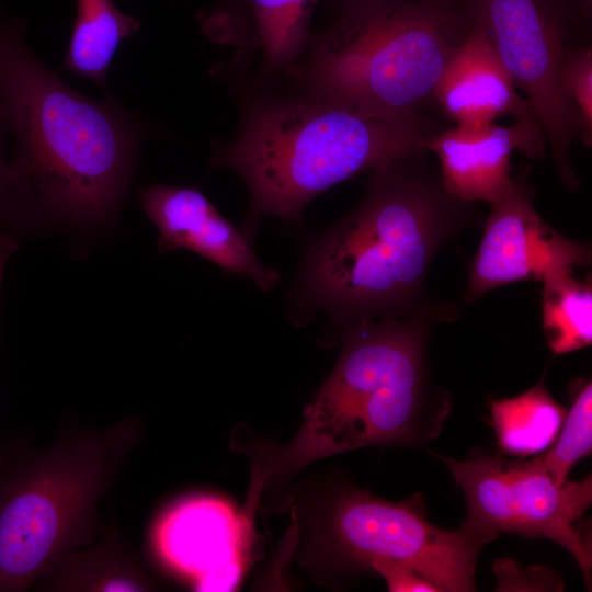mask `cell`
I'll list each match as a JSON object with an SVG mask.
<instances>
[{
    "instance_id": "1",
    "label": "cell",
    "mask_w": 592,
    "mask_h": 592,
    "mask_svg": "<svg viewBox=\"0 0 592 592\" xmlns=\"http://www.w3.org/2000/svg\"><path fill=\"white\" fill-rule=\"evenodd\" d=\"M24 31L0 11V103L15 143L9 170L20 210L34 204L101 220L122 200L141 133L116 102L67 86L34 55Z\"/></svg>"
},
{
    "instance_id": "2",
    "label": "cell",
    "mask_w": 592,
    "mask_h": 592,
    "mask_svg": "<svg viewBox=\"0 0 592 592\" xmlns=\"http://www.w3.org/2000/svg\"><path fill=\"white\" fill-rule=\"evenodd\" d=\"M399 159L375 171L360 204L309 250L300 288L356 322L408 317L422 304L431 264L467 224L466 204Z\"/></svg>"
},
{
    "instance_id": "3",
    "label": "cell",
    "mask_w": 592,
    "mask_h": 592,
    "mask_svg": "<svg viewBox=\"0 0 592 592\" xmlns=\"http://www.w3.org/2000/svg\"><path fill=\"white\" fill-rule=\"evenodd\" d=\"M434 134L420 114L389 118L249 94L235 136L215 146L210 168H227L243 179L251 221L272 215L296 223L320 193L358 173L417 158Z\"/></svg>"
},
{
    "instance_id": "4",
    "label": "cell",
    "mask_w": 592,
    "mask_h": 592,
    "mask_svg": "<svg viewBox=\"0 0 592 592\" xmlns=\"http://www.w3.org/2000/svg\"><path fill=\"white\" fill-rule=\"evenodd\" d=\"M455 310L429 307L399 319L356 322L296 436L269 463L286 476L328 456L376 445H421L449 414L447 395L432 394L426 367L430 327Z\"/></svg>"
},
{
    "instance_id": "5",
    "label": "cell",
    "mask_w": 592,
    "mask_h": 592,
    "mask_svg": "<svg viewBox=\"0 0 592 592\" xmlns=\"http://www.w3.org/2000/svg\"><path fill=\"white\" fill-rule=\"evenodd\" d=\"M470 16L455 0H366L338 9L281 76L278 96L389 117L419 115Z\"/></svg>"
},
{
    "instance_id": "6",
    "label": "cell",
    "mask_w": 592,
    "mask_h": 592,
    "mask_svg": "<svg viewBox=\"0 0 592 592\" xmlns=\"http://www.w3.org/2000/svg\"><path fill=\"white\" fill-rule=\"evenodd\" d=\"M139 439L138 421L125 418L0 453V592L25 591L92 543L98 503Z\"/></svg>"
},
{
    "instance_id": "7",
    "label": "cell",
    "mask_w": 592,
    "mask_h": 592,
    "mask_svg": "<svg viewBox=\"0 0 592 592\" xmlns=\"http://www.w3.org/2000/svg\"><path fill=\"white\" fill-rule=\"evenodd\" d=\"M463 490L467 514L460 525L483 546L501 533L548 538L577 560L591 582V543L579 520L592 503V477L558 483L527 460L473 452L465 460L441 457Z\"/></svg>"
},
{
    "instance_id": "8",
    "label": "cell",
    "mask_w": 592,
    "mask_h": 592,
    "mask_svg": "<svg viewBox=\"0 0 592 592\" xmlns=\"http://www.w3.org/2000/svg\"><path fill=\"white\" fill-rule=\"evenodd\" d=\"M424 502L421 493L391 502L363 490H346L331 511L330 539L352 565L397 561L440 591L475 590L476 560L483 545L462 526L448 531L430 523Z\"/></svg>"
},
{
    "instance_id": "9",
    "label": "cell",
    "mask_w": 592,
    "mask_h": 592,
    "mask_svg": "<svg viewBox=\"0 0 592 592\" xmlns=\"http://www.w3.org/2000/svg\"><path fill=\"white\" fill-rule=\"evenodd\" d=\"M502 65L532 106L561 180L576 189L570 148L577 138L572 114L558 84L571 14L563 0H466Z\"/></svg>"
},
{
    "instance_id": "10",
    "label": "cell",
    "mask_w": 592,
    "mask_h": 592,
    "mask_svg": "<svg viewBox=\"0 0 592 592\" xmlns=\"http://www.w3.org/2000/svg\"><path fill=\"white\" fill-rule=\"evenodd\" d=\"M534 192L513 179L491 203L483 235L471 262L465 300L521 281H544L591 264L590 244L569 239L547 225L533 205Z\"/></svg>"
},
{
    "instance_id": "11",
    "label": "cell",
    "mask_w": 592,
    "mask_h": 592,
    "mask_svg": "<svg viewBox=\"0 0 592 592\" xmlns=\"http://www.w3.org/2000/svg\"><path fill=\"white\" fill-rule=\"evenodd\" d=\"M246 517L228 501L192 496L167 509L152 532L155 551L196 591L228 592L242 579L248 548Z\"/></svg>"
},
{
    "instance_id": "12",
    "label": "cell",
    "mask_w": 592,
    "mask_h": 592,
    "mask_svg": "<svg viewBox=\"0 0 592 592\" xmlns=\"http://www.w3.org/2000/svg\"><path fill=\"white\" fill-rule=\"evenodd\" d=\"M139 200L159 231L160 250L189 249L226 272L251 278L263 291L278 282V273L260 262L248 236L198 190L156 184L143 187Z\"/></svg>"
},
{
    "instance_id": "13",
    "label": "cell",
    "mask_w": 592,
    "mask_h": 592,
    "mask_svg": "<svg viewBox=\"0 0 592 592\" xmlns=\"http://www.w3.org/2000/svg\"><path fill=\"white\" fill-rule=\"evenodd\" d=\"M545 143L542 128L516 121L511 126L455 125L432 135L424 147L440 160L441 184L451 196L463 203L491 204L513 181L512 152L519 150L528 158L540 159Z\"/></svg>"
},
{
    "instance_id": "14",
    "label": "cell",
    "mask_w": 592,
    "mask_h": 592,
    "mask_svg": "<svg viewBox=\"0 0 592 592\" xmlns=\"http://www.w3.org/2000/svg\"><path fill=\"white\" fill-rule=\"evenodd\" d=\"M321 0H220L201 10L202 31L213 42L255 49L254 82L265 84L286 73L304 53Z\"/></svg>"
},
{
    "instance_id": "15",
    "label": "cell",
    "mask_w": 592,
    "mask_h": 592,
    "mask_svg": "<svg viewBox=\"0 0 592 592\" xmlns=\"http://www.w3.org/2000/svg\"><path fill=\"white\" fill-rule=\"evenodd\" d=\"M433 99L455 125L490 124L503 116H514L517 122L542 128L485 31L471 18Z\"/></svg>"
},
{
    "instance_id": "16",
    "label": "cell",
    "mask_w": 592,
    "mask_h": 592,
    "mask_svg": "<svg viewBox=\"0 0 592 592\" xmlns=\"http://www.w3.org/2000/svg\"><path fill=\"white\" fill-rule=\"evenodd\" d=\"M140 27L113 0H77V14L62 69L106 90L112 59L119 45Z\"/></svg>"
},
{
    "instance_id": "17",
    "label": "cell",
    "mask_w": 592,
    "mask_h": 592,
    "mask_svg": "<svg viewBox=\"0 0 592 592\" xmlns=\"http://www.w3.org/2000/svg\"><path fill=\"white\" fill-rule=\"evenodd\" d=\"M115 539L87 546L61 560L39 588L67 591H148L152 583L137 558Z\"/></svg>"
},
{
    "instance_id": "18",
    "label": "cell",
    "mask_w": 592,
    "mask_h": 592,
    "mask_svg": "<svg viewBox=\"0 0 592 592\" xmlns=\"http://www.w3.org/2000/svg\"><path fill=\"white\" fill-rule=\"evenodd\" d=\"M490 414L500 448L506 454L524 457L553 444L567 412L542 379L516 397L492 400Z\"/></svg>"
},
{
    "instance_id": "19",
    "label": "cell",
    "mask_w": 592,
    "mask_h": 592,
    "mask_svg": "<svg viewBox=\"0 0 592 592\" xmlns=\"http://www.w3.org/2000/svg\"><path fill=\"white\" fill-rule=\"evenodd\" d=\"M543 330L550 350L563 354L592 343V286L573 273L547 277L542 292Z\"/></svg>"
},
{
    "instance_id": "20",
    "label": "cell",
    "mask_w": 592,
    "mask_h": 592,
    "mask_svg": "<svg viewBox=\"0 0 592 592\" xmlns=\"http://www.w3.org/2000/svg\"><path fill=\"white\" fill-rule=\"evenodd\" d=\"M559 437L540 456L531 458L537 467L548 473L556 482L567 480L571 468L592 449V385L584 383L576 392L566 414Z\"/></svg>"
},
{
    "instance_id": "21",
    "label": "cell",
    "mask_w": 592,
    "mask_h": 592,
    "mask_svg": "<svg viewBox=\"0 0 592 592\" xmlns=\"http://www.w3.org/2000/svg\"><path fill=\"white\" fill-rule=\"evenodd\" d=\"M558 84L582 144H592V52L587 46H566L559 66Z\"/></svg>"
},
{
    "instance_id": "22",
    "label": "cell",
    "mask_w": 592,
    "mask_h": 592,
    "mask_svg": "<svg viewBox=\"0 0 592 592\" xmlns=\"http://www.w3.org/2000/svg\"><path fill=\"white\" fill-rule=\"evenodd\" d=\"M368 568L378 572L385 579L388 590L392 592L440 591L431 581L401 562L376 559L369 562Z\"/></svg>"
},
{
    "instance_id": "23",
    "label": "cell",
    "mask_w": 592,
    "mask_h": 592,
    "mask_svg": "<svg viewBox=\"0 0 592 592\" xmlns=\"http://www.w3.org/2000/svg\"><path fill=\"white\" fill-rule=\"evenodd\" d=\"M3 127H5V122L0 103V219L19 212L10 179L9 162L5 161L3 153Z\"/></svg>"
},
{
    "instance_id": "24",
    "label": "cell",
    "mask_w": 592,
    "mask_h": 592,
    "mask_svg": "<svg viewBox=\"0 0 592 592\" xmlns=\"http://www.w3.org/2000/svg\"><path fill=\"white\" fill-rule=\"evenodd\" d=\"M18 248H19L18 241L11 234L4 232L0 235V300H1L2 283H3V275H4L5 266L11 255L16 251ZM0 464H1V456H0Z\"/></svg>"
},
{
    "instance_id": "25",
    "label": "cell",
    "mask_w": 592,
    "mask_h": 592,
    "mask_svg": "<svg viewBox=\"0 0 592 592\" xmlns=\"http://www.w3.org/2000/svg\"><path fill=\"white\" fill-rule=\"evenodd\" d=\"M592 0H570L571 18L588 20L591 15Z\"/></svg>"
},
{
    "instance_id": "26",
    "label": "cell",
    "mask_w": 592,
    "mask_h": 592,
    "mask_svg": "<svg viewBox=\"0 0 592 592\" xmlns=\"http://www.w3.org/2000/svg\"><path fill=\"white\" fill-rule=\"evenodd\" d=\"M329 1H331V3H333L339 9L341 7H344L354 2L366 1V0H329Z\"/></svg>"
}]
</instances>
